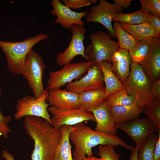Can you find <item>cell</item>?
I'll use <instances>...</instances> for the list:
<instances>
[{"mask_svg":"<svg viewBox=\"0 0 160 160\" xmlns=\"http://www.w3.org/2000/svg\"><path fill=\"white\" fill-rule=\"evenodd\" d=\"M98 155L103 160H119L120 155L110 145H99Z\"/></svg>","mask_w":160,"mask_h":160,"instance_id":"cell-31","label":"cell"},{"mask_svg":"<svg viewBox=\"0 0 160 160\" xmlns=\"http://www.w3.org/2000/svg\"><path fill=\"white\" fill-rule=\"evenodd\" d=\"M81 160H103L102 158H98L93 156L86 157Z\"/></svg>","mask_w":160,"mask_h":160,"instance_id":"cell-40","label":"cell"},{"mask_svg":"<svg viewBox=\"0 0 160 160\" xmlns=\"http://www.w3.org/2000/svg\"><path fill=\"white\" fill-rule=\"evenodd\" d=\"M104 101L99 106L89 111L93 114L96 122L95 130L107 135H114L117 129L110 114L109 108Z\"/></svg>","mask_w":160,"mask_h":160,"instance_id":"cell-17","label":"cell"},{"mask_svg":"<svg viewBox=\"0 0 160 160\" xmlns=\"http://www.w3.org/2000/svg\"><path fill=\"white\" fill-rule=\"evenodd\" d=\"M115 124H120L138 119L142 112V108L135 103L130 105L115 106L109 108Z\"/></svg>","mask_w":160,"mask_h":160,"instance_id":"cell-20","label":"cell"},{"mask_svg":"<svg viewBox=\"0 0 160 160\" xmlns=\"http://www.w3.org/2000/svg\"><path fill=\"white\" fill-rule=\"evenodd\" d=\"M123 8L115 4L105 0H100L99 3L92 6L86 15L87 23L96 22L103 25L108 30L110 35L115 36L112 22L116 15L122 12Z\"/></svg>","mask_w":160,"mask_h":160,"instance_id":"cell-9","label":"cell"},{"mask_svg":"<svg viewBox=\"0 0 160 160\" xmlns=\"http://www.w3.org/2000/svg\"><path fill=\"white\" fill-rule=\"evenodd\" d=\"M90 1L91 3L94 4H95L98 1V0H91Z\"/></svg>","mask_w":160,"mask_h":160,"instance_id":"cell-42","label":"cell"},{"mask_svg":"<svg viewBox=\"0 0 160 160\" xmlns=\"http://www.w3.org/2000/svg\"><path fill=\"white\" fill-rule=\"evenodd\" d=\"M12 119L11 116L4 115L0 113V135L4 138L7 137L8 134L12 132L8 124Z\"/></svg>","mask_w":160,"mask_h":160,"instance_id":"cell-32","label":"cell"},{"mask_svg":"<svg viewBox=\"0 0 160 160\" xmlns=\"http://www.w3.org/2000/svg\"><path fill=\"white\" fill-rule=\"evenodd\" d=\"M108 33L99 30L90 35L91 43L87 46L84 54L92 65H99L102 61L111 63V57L119 48L118 42L111 39Z\"/></svg>","mask_w":160,"mask_h":160,"instance_id":"cell-5","label":"cell"},{"mask_svg":"<svg viewBox=\"0 0 160 160\" xmlns=\"http://www.w3.org/2000/svg\"><path fill=\"white\" fill-rule=\"evenodd\" d=\"M119 23L125 31L139 41L159 38L160 37V33L157 32L148 22L135 25Z\"/></svg>","mask_w":160,"mask_h":160,"instance_id":"cell-19","label":"cell"},{"mask_svg":"<svg viewBox=\"0 0 160 160\" xmlns=\"http://www.w3.org/2000/svg\"><path fill=\"white\" fill-rule=\"evenodd\" d=\"M151 83L141 65L132 62L129 74L122 84L128 93L134 98L135 104L142 108L155 99L151 92Z\"/></svg>","mask_w":160,"mask_h":160,"instance_id":"cell-4","label":"cell"},{"mask_svg":"<svg viewBox=\"0 0 160 160\" xmlns=\"http://www.w3.org/2000/svg\"><path fill=\"white\" fill-rule=\"evenodd\" d=\"M158 132V138L154 149L153 160H160V131Z\"/></svg>","mask_w":160,"mask_h":160,"instance_id":"cell-36","label":"cell"},{"mask_svg":"<svg viewBox=\"0 0 160 160\" xmlns=\"http://www.w3.org/2000/svg\"><path fill=\"white\" fill-rule=\"evenodd\" d=\"M143 71L151 83L158 80L160 75V39H153L149 53L140 64Z\"/></svg>","mask_w":160,"mask_h":160,"instance_id":"cell-16","label":"cell"},{"mask_svg":"<svg viewBox=\"0 0 160 160\" xmlns=\"http://www.w3.org/2000/svg\"><path fill=\"white\" fill-rule=\"evenodd\" d=\"M99 66L102 72L105 85V96L106 99L111 93L118 90L125 89L122 83L112 72L111 63L103 61L100 64Z\"/></svg>","mask_w":160,"mask_h":160,"instance_id":"cell-23","label":"cell"},{"mask_svg":"<svg viewBox=\"0 0 160 160\" xmlns=\"http://www.w3.org/2000/svg\"><path fill=\"white\" fill-rule=\"evenodd\" d=\"M142 109V112L153 123L156 131H160V101L154 99Z\"/></svg>","mask_w":160,"mask_h":160,"instance_id":"cell-29","label":"cell"},{"mask_svg":"<svg viewBox=\"0 0 160 160\" xmlns=\"http://www.w3.org/2000/svg\"><path fill=\"white\" fill-rule=\"evenodd\" d=\"M84 76L66 85L67 90L78 94L100 89L104 86L102 70L99 65H92Z\"/></svg>","mask_w":160,"mask_h":160,"instance_id":"cell-13","label":"cell"},{"mask_svg":"<svg viewBox=\"0 0 160 160\" xmlns=\"http://www.w3.org/2000/svg\"><path fill=\"white\" fill-rule=\"evenodd\" d=\"M111 63L112 72L122 83L127 79L130 71L131 62L129 51L119 47L112 55Z\"/></svg>","mask_w":160,"mask_h":160,"instance_id":"cell-18","label":"cell"},{"mask_svg":"<svg viewBox=\"0 0 160 160\" xmlns=\"http://www.w3.org/2000/svg\"><path fill=\"white\" fill-rule=\"evenodd\" d=\"M104 102L109 108L115 106L130 105L135 103L134 98L125 89L118 90L111 93Z\"/></svg>","mask_w":160,"mask_h":160,"instance_id":"cell-25","label":"cell"},{"mask_svg":"<svg viewBox=\"0 0 160 160\" xmlns=\"http://www.w3.org/2000/svg\"><path fill=\"white\" fill-rule=\"evenodd\" d=\"M141 9L147 14L160 17V0H140Z\"/></svg>","mask_w":160,"mask_h":160,"instance_id":"cell-30","label":"cell"},{"mask_svg":"<svg viewBox=\"0 0 160 160\" xmlns=\"http://www.w3.org/2000/svg\"><path fill=\"white\" fill-rule=\"evenodd\" d=\"M79 94L60 89L49 91L46 99L49 105L60 110L75 109L80 107Z\"/></svg>","mask_w":160,"mask_h":160,"instance_id":"cell-15","label":"cell"},{"mask_svg":"<svg viewBox=\"0 0 160 160\" xmlns=\"http://www.w3.org/2000/svg\"><path fill=\"white\" fill-rule=\"evenodd\" d=\"M113 27L119 48L129 51L138 44L139 41L125 31L118 22H114Z\"/></svg>","mask_w":160,"mask_h":160,"instance_id":"cell-24","label":"cell"},{"mask_svg":"<svg viewBox=\"0 0 160 160\" xmlns=\"http://www.w3.org/2000/svg\"><path fill=\"white\" fill-rule=\"evenodd\" d=\"M153 39L140 41L136 47L128 51L132 62L140 65L143 63L149 53Z\"/></svg>","mask_w":160,"mask_h":160,"instance_id":"cell-27","label":"cell"},{"mask_svg":"<svg viewBox=\"0 0 160 160\" xmlns=\"http://www.w3.org/2000/svg\"><path fill=\"white\" fill-rule=\"evenodd\" d=\"M2 157L6 160H15L13 155L6 150H4L2 153ZM0 160H2L0 159Z\"/></svg>","mask_w":160,"mask_h":160,"instance_id":"cell-39","label":"cell"},{"mask_svg":"<svg viewBox=\"0 0 160 160\" xmlns=\"http://www.w3.org/2000/svg\"><path fill=\"white\" fill-rule=\"evenodd\" d=\"M117 129L125 132L140 147L145 139L156 131L155 127L148 118L136 119L120 124H115Z\"/></svg>","mask_w":160,"mask_h":160,"instance_id":"cell-12","label":"cell"},{"mask_svg":"<svg viewBox=\"0 0 160 160\" xmlns=\"http://www.w3.org/2000/svg\"><path fill=\"white\" fill-rule=\"evenodd\" d=\"M151 93L154 99L160 101V79L151 83Z\"/></svg>","mask_w":160,"mask_h":160,"instance_id":"cell-34","label":"cell"},{"mask_svg":"<svg viewBox=\"0 0 160 160\" xmlns=\"http://www.w3.org/2000/svg\"><path fill=\"white\" fill-rule=\"evenodd\" d=\"M60 129L62 133L61 138L55 149L52 160H73L69 137L73 129V126L63 125Z\"/></svg>","mask_w":160,"mask_h":160,"instance_id":"cell-21","label":"cell"},{"mask_svg":"<svg viewBox=\"0 0 160 160\" xmlns=\"http://www.w3.org/2000/svg\"><path fill=\"white\" fill-rule=\"evenodd\" d=\"M51 2L53 7L51 13L57 17L54 20L56 23L60 24L68 30H70L71 26L74 25H83L84 22L82 19L86 16L89 9L84 12H76L59 0H52Z\"/></svg>","mask_w":160,"mask_h":160,"instance_id":"cell-14","label":"cell"},{"mask_svg":"<svg viewBox=\"0 0 160 160\" xmlns=\"http://www.w3.org/2000/svg\"><path fill=\"white\" fill-rule=\"evenodd\" d=\"M92 66L89 61L70 63L64 65L61 70L50 72L47 81L48 89H60L73 80L79 79Z\"/></svg>","mask_w":160,"mask_h":160,"instance_id":"cell-8","label":"cell"},{"mask_svg":"<svg viewBox=\"0 0 160 160\" xmlns=\"http://www.w3.org/2000/svg\"><path fill=\"white\" fill-rule=\"evenodd\" d=\"M48 110L53 115L52 125L57 129H60L63 125L73 126L84 121H95L93 114L82 108L62 110L51 106Z\"/></svg>","mask_w":160,"mask_h":160,"instance_id":"cell-11","label":"cell"},{"mask_svg":"<svg viewBox=\"0 0 160 160\" xmlns=\"http://www.w3.org/2000/svg\"><path fill=\"white\" fill-rule=\"evenodd\" d=\"M45 68L41 56L31 49L26 56L20 74L26 80L36 98L41 97L44 92L43 77Z\"/></svg>","mask_w":160,"mask_h":160,"instance_id":"cell-6","label":"cell"},{"mask_svg":"<svg viewBox=\"0 0 160 160\" xmlns=\"http://www.w3.org/2000/svg\"><path fill=\"white\" fill-rule=\"evenodd\" d=\"M158 135L153 133L148 136L140 146L137 160H153V153Z\"/></svg>","mask_w":160,"mask_h":160,"instance_id":"cell-26","label":"cell"},{"mask_svg":"<svg viewBox=\"0 0 160 160\" xmlns=\"http://www.w3.org/2000/svg\"><path fill=\"white\" fill-rule=\"evenodd\" d=\"M47 87L43 95L36 98L34 96L27 95L17 100L16 104V112L14 115L15 120H19L23 117L33 116L40 117L52 124L48 107L46 99L49 94Z\"/></svg>","mask_w":160,"mask_h":160,"instance_id":"cell-7","label":"cell"},{"mask_svg":"<svg viewBox=\"0 0 160 160\" xmlns=\"http://www.w3.org/2000/svg\"><path fill=\"white\" fill-rule=\"evenodd\" d=\"M2 94V91L1 89H0V113H2L1 112V99Z\"/></svg>","mask_w":160,"mask_h":160,"instance_id":"cell-41","label":"cell"},{"mask_svg":"<svg viewBox=\"0 0 160 160\" xmlns=\"http://www.w3.org/2000/svg\"><path fill=\"white\" fill-rule=\"evenodd\" d=\"M72 36L71 41L67 49L63 52L58 54L56 62L60 66H63L71 63L74 58L80 55L85 60L87 58L84 54L85 48L84 40L86 31L82 25H74L70 28Z\"/></svg>","mask_w":160,"mask_h":160,"instance_id":"cell-10","label":"cell"},{"mask_svg":"<svg viewBox=\"0 0 160 160\" xmlns=\"http://www.w3.org/2000/svg\"><path fill=\"white\" fill-rule=\"evenodd\" d=\"M105 89L102 88L79 94V102L80 107L89 111L102 104L106 99Z\"/></svg>","mask_w":160,"mask_h":160,"instance_id":"cell-22","label":"cell"},{"mask_svg":"<svg viewBox=\"0 0 160 160\" xmlns=\"http://www.w3.org/2000/svg\"><path fill=\"white\" fill-rule=\"evenodd\" d=\"M24 127L34 143L31 160H52L62 137L60 129L54 127L47 121L35 116L24 117Z\"/></svg>","mask_w":160,"mask_h":160,"instance_id":"cell-1","label":"cell"},{"mask_svg":"<svg viewBox=\"0 0 160 160\" xmlns=\"http://www.w3.org/2000/svg\"><path fill=\"white\" fill-rule=\"evenodd\" d=\"M139 147L136 145L131 151V153L129 160H137V154Z\"/></svg>","mask_w":160,"mask_h":160,"instance_id":"cell-38","label":"cell"},{"mask_svg":"<svg viewBox=\"0 0 160 160\" xmlns=\"http://www.w3.org/2000/svg\"><path fill=\"white\" fill-rule=\"evenodd\" d=\"M148 15L140 9L132 13L117 14L113 17L112 20L129 24H138L147 22Z\"/></svg>","mask_w":160,"mask_h":160,"instance_id":"cell-28","label":"cell"},{"mask_svg":"<svg viewBox=\"0 0 160 160\" xmlns=\"http://www.w3.org/2000/svg\"><path fill=\"white\" fill-rule=\"evenodd\" d=\"M147 22L157 32L160 33V17L149 14Z\"/></svg>","mask_w":160,"mask_h":160,"instance_id":"cell-35","label":"cell"},{"mask_svg":"<svg viewBox=\"0 0 160 160\" xmlns=\"http://www.w3.org/2000/svg\"><path fill=\"white\" fill-rule=\"evenodd\" d=\"M62 1L66 6L73 9L89 6L91 4L90 0H63Z\"/></svg>","mask_w":160,"mask_h":160,"instance_id":"cell-33","label":"cell"},{"mask_svg":"<svg viewBox=\"0 0 160 160\" xmlns=\"http://www.w3.org/2000/svg\"><path fill=\"white\" fill-rule=\"evenodd\" d=\"M114 4L122 8L127 9L131 5L132 0H113Z\"/></svg>","mask_w":160,"mask_h":160,"instance_id":"cell-37","label":"cell"},{"mask_svg":"<svg viewBox=\"0 0 160 160\" xmlns=\"http://www.w3.org/2000/svg\"><path fill=\"white\" fill-rule=\"evenodd\" d=\"M70 139L75 146L73 160H81L93 155L92 148L97 145H110L121 146L132 151L130 146L116 135H107L97 132L81 122L73 126Z\"/></svg>","mask_w":160,"mask_h":160,"instance_id":"cell-2","label":"cell"},{"mask_svg":"<svg viewBox=\"0 0 160 160\" xmlns=\"http://www.w3.org/2000/svg\"><path fill=\"white\" fill-rule=\"evenodd\" d=\"M48 38L47 34L40 33L20 41L0 40V47L5 54L9 70L15 74H20L28 53L37 43Z\"/></svg>","mask_w":160,"mask_h":160,"instance_id":"cell-3","label":"cell"}]
</instances>
